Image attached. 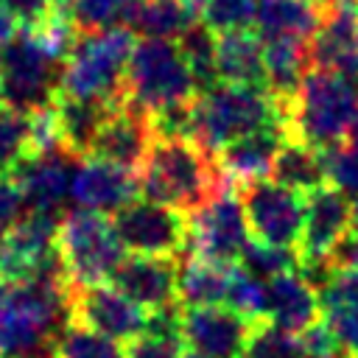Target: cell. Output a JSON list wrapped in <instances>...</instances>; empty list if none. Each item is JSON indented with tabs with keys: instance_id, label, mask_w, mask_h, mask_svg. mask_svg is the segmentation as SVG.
<instances>
[{
	"instance_id": "cell-29",
	"label": "cell",
	"mask_w": 358,
	"mask_h": 358,
	"mask_svg": "<svg viewBox=\"0 0 358 358\" xmlns=\"http://www.w3.org/2000/svg\"><path fill=\"white\" fill-rule=\"evenodd\" d=\"M53 358H126V347L98 330L67 322V327L56 338Z\"/></svg>"
},
{
	"instance_id": "cell-2",
	"label": "cell",
	"mask_w": 358,
	"mask_h": 358,
	"mask_svg": "<svg viewBox=\"0 0 358 358\" xmlns=\"http://www.w3.org/2000/svg\"><path fill=\"white\" fill-rule=\"evenodd\" d=\"M140 196L182 213L199 210L224 182L215 157L193 137H157L137 171Z\"/></svg>"
},
{
	"instance_id": "cell-32",
	"label": "cell",
	"mask_w": 358,
	"mask_h": 358,
	"mask_svg": "<svg viewBox=\"0 0 358 358\" xmlns=\"http://www.w3.org/2000/svg\"><path fill=\"white\" fill-rule=\"evenodd\" d=\"M238 263L246 271H252L255 277L271 280L277 274H285V271L299 268V252L294 246H271V243H263V241L249 238V243L243 246Z\"/></svg>"
},
{
	"instance_id": "cell-28",
	"label": "cell",
	"mask_w": 358,
	"mask_h": 358,
	"mask_svg": "<svg viewBox=\"0 0 358 358\" xmlns=\"http://www.w3.org/2000/svg\"><path fill=\"white\" fill-rule=\"evenodd\" d=\"M227 280L229 266H218L204 257L187 255L179 263V305H221L227 299Z\"/></svg>"
},
{
	"instance_id": "cell-5",
	"label": "cell",
	"mask_w": 358,
	"mask_h": 358,
	"mask_svg": "<svg viewBox=\"0 0 358 358\" xmlns=\"http://www.w3.org/2000/svg\"><path fill=\"white\" fill-rule=\"evenodd\" d=\"M134 31L126 25L78 34L70 56L62 64L59 92L76 98L123 101L126 67L134 53Z\"/></svg>"
},
{
	"instance_id": "cell-24",
	"label": "cell",
	"mask_w": 358,
	"mask_h": 358,
	"mask_svg": "<svg viewBox=\"0 0 358 358\" xmlns=\"http://www.w3.org/2000/svg\"><path fill=\"white\" fill-rule=\"evenodd\" d=\"M215 76L227 84H263V39L252 28L215 34Z\"/></svg>"
},
{
	"instance_id": "cell-13",
	"label": "cell",
	"mask_w": 358,
	"mask_h": 358,
	"mask_svg": "<svg viewBox=\"0 0 358 358\" xmlns=\"http://www.w3.org/2000/svg\"><path fill=\"white\" fill-rule=\"evenodd\" d=\"M70 322L98 330L115 341H131L145 333L148 313L134 299H129L117 285H87L76 288L70 299Z\"/></svg>"
},
{
	"instance_id": "cell-14",
	"label": "cell",
	"mask_w": 358,
	"mask_h": 358,
	"mask_svg": "<svg viewBox=\"0 0 358 358\" xmlns=\"http://www.w3.org/2000/svg\"><path fill=\"white\" fill-rule=\"evenodd\" d=\"M252 324L224 302L182 308V341L201 358H243Z\"/></svg>"
},
{
	"instance_id": "cell-39",
	"label": "cell",
	"mask_w": 358,
	"mask_h": 358,
	"mask_svg": "<svg viewBox=\"0 0 358 358\" xmlns=\"http://www.w3.org/2000/svg\"><path fill=\"white\" fill-rule=\"evenodd\" d=\"M0 3L8 8V14L20 28H34L59 8V0H0Z\"/></svg>"
},
{
	"instance_id": "cell-45",
	"label": "cell",
	"mask_w": 358,
	"mask_h": 358,
	"mask_svg": "<svg viewBox=\"0 0 358 358\" xmlns=\"http://www.w3.org/2000/svg\"><path fill=\"white\" fill-rule=\"evenodd\" d=\"M0 252H3V235H0Z\"/></svg>"
},
{
	"instance_id": "cell-22",
	"label": "cell",
	"mask_w": 358,
	"mask_h": 358,
	"mask_svg": "<svg viewBox=\"0 0 358 358\" xmlns=\"http://www.w3.org/2000/svg\"><path fill=\"white\" fill-rule=\"evenodd\" d=\"M316 288L324 324L336 336L341 352L358 358V268L330 266Z\"/></svg>"
},
{
	"instance_id": "cell-10",
	"label": "cell",
	"mask_w": 358,
	"mask_h": 358,
	"mask_svg": "<svg viewBox=\"0 0 358 358\" xmlns=\"http://www.w3.org/2000/svg\"><path fill=\"white\" fill-rule=\"evenodd\" d=\"M115 232L131 255H151V257H182L190 246V218L187 213L154 201V199H134L123 210L112 215Z\"/></svg>"
},
{
	"instance_id": "cell-37",
	"label": "cell",
	"mask_w": 358,
	"mask_h": 358,
	"mask_svg": "<svg viewBox=\"0 0 358 358\" xmlns=\"http://www.w3.org/2000/svg\"><path fill=\"white\" fill-rule=\"evenodd\" d=\"M185 341L171 336H154L143 333L126 344V358H182Z\"/></svg>"
},
{
	"instance_id": "cell-4",
	"label": "cell",
	"mask_w": 358,
	"mask_h": 358,
	"mask_svg": "<svg viewBox=\"0 0 358 358\" xmlns=\"http://www.w3.org/2000/svg\"><path fill=\"white\" fill-rule=\"evenodd\" d=\"M358 120V84L341 73L313 67L305 73L291 106L288 134L319 151L347 140Z\"/></svg>"
},
{
	"instance_id": "cell-25",
	"label": "cell",
	"mask_w": 358,
	"mask_h": 358,
	"mask_svg": "<svg viewBox=\"0 0 358 358\" xmlns=\"http://www.w3.org/2000/svg\"><path fill=\"white\" fill-rule=\"evenodd\" d=\"M310 64V42L296 39H263V81L268 92L285 106H291Z\"/></svg>"
},
{
	"instance_id": "cell-17",
	"label": "cell",
	"mask_w": 358,
	"mask_h": 358,
	"mask_svg": "<svg viewBox=\"0 0 358 358\" xmlns=\"http://www.w3.org/2000/svg\"><path fill=\"white\" fill-rule=\"evenodd\" d=\"M109 282L145 310L179 305V257L129 255L112 271Z\"/></svg>"
},
{
	"instance_id": "cell-27",
	"label": "cell",
	"mask_w": 358,
	"mask_h": 358,
	"mask_svg": "<svg viewBox=\"0 0 358 358\" xmlns=\"http://www.w3.org/2000/svg\"><path fill=\"white\" fill-rule=\"evenodd\" d=\"M271 179H277L285 187H294L299 193H313L316 187L327 185V171H324V154L302 140L288 137L285 145L280 148Z\"/></svg>"
},
{
	"instance_id": "cell-7",
	"label": "cell",
	"mask_w": 358,
	"mask_h": 358,
	"mask_svg": "<svg viewBox=\"0 0 358 358\" xmlns=\"http://www.w3.org/2000/svg\"><path fill=\"white\" fill-rule=\"evenodd\" d=\"M56 246L70 274L73 291L106 282L112 271L120 266V260L126 257L123 243L115 232V224L103 213L84 210V207L62 215Z\"/></svg>"
},
{
	"instance_id": "cell-26",
	"label": "cell",
	"mask_w": 358,
	"mask_h": 358,
	"mask_svg": "<svg viewBox=\"0 0 358 358\" xmlns=\"http://www.w3.org/2000/svg\"><path fill=\"white\" fill-rule=\"evenodd\" d=\"M324 8L313 0H257L255 31L260 39H296L310 42Z\"/></svg>"
},
{
	"instance_id": "cell-19",
	"label": "cell",
	"mask_w": 358,
	"mask_h": 358,
	"mask_svg": "<svg viewBox=\"0 0 358 358\" xmlns=\"http://www.w3.org/2000/svg\"><path fill=\"white\" fill-rule=\"evenodd\" d=\"M157 140L154 134V126H151V117L131 106L129 101H123L112 115L109 120L103 123V129L98 131L92 148L87 157H98V159H109V162H117L123 168H131V171H140L151 143Z\"/></svg>"
},
{
	"instance_id": "cell-43",
	"label": "cell",
	"mask_w": 358,
	"mask_h": 358,
	"mask_svg": "<svg viewBox=\"0 0 358 358\" xmlns=\"http://www.w3.org/2000/svg\"><path fill=\"white\" fill-rule=\"evenodd\" d=\"M185 3H187V6H190V8L196 11V14H201V8H204V6L210 3V0H185Z\"/></svg>"
},
{
	"instance_id": "cell-9",
	"label": "cell",
	"mask_w": 358,
	"mask_h": 358,
	"mask_svg": "<svg viewBox=\"0 0 358 358\" xmlns=\"http://www.w3.org/2000/svg\"><path fill=\"white\" fill-rule=\"evenodd\" d=\"M249 238L252 232L238 185L224 179L221 187L199 210L190 213V255L218 266H232L241 260Z\"/></svg>"
},
{
	"instance_id": "cell-40",
	"label": "cell",
	"mask_w": 358,
	"mask_h": 358,
	"mask_svg": "<svg viewBox=\"0 0 358 358\" xmlns=\"http://www.w3.org/2000/svg\"><path fill=\"white\" fill-rule=\"evenodd\" d=\"M330 266H347V268H358V201H355V218H352V229H350V235L341 241V246L336 249V255L330 257Z\"/></svg>"
},
{
	"instance_id": "cell-18",
	"label": "cell",
	"mask_w": 358,
	"mask_h": 358,
	"mask_svg": "<svg viewBox=\"0 0 358 358\" xmlns=\"http://www.w3.org/2000/svg\"><path fill=\"white\" fill-rule=\"evenodd\" d=\"M73 159L78 157H73L67 148H59L48 154H31L11 171L22 190L25 210L53 215L62 213V204L67 201L73 187Z\"/></svg>"
},
{
	"instance_id": "cell-34",
	"label": "cell",
	"mask_w": 358,
	"mask_h": 358,
	"mask_svg": "<svg viewBox=\"0 0 358 358\" xmlns=\"http://www.w3.org/2000/svg\"><path fill=\"white\" fill-rule=\"evenodd\" d=\"M126 6L129 0H64V11L70 14V20L81 34L123 25Z\"/></svg>"
},
{
	"instance_id": "cell-16",
	"label": "cell",
	"mask_w": 358,
	"mask_h": 358,
	"mask_svg": "<svg viewBox=\"0 0 358 358\" xmlns=\"http://www.w3.org/2000/svg\"><path fill=\"white\" fill-rule=\"evenodd\" d=\"M310 64L341 73L358 84V0L324 6L322 22L310 39Z\"/></svg>"
},
{
	"instance_id": "cell-30",
	"label": "cell",
	"mask_w": 358,
	"mask_h": 358,
	"mask_svg": "<svg viewBox=\"0 0 358 358\" xmlns=\"http://www.w3.org/2000/svg\"><path fill=\"white\" fill-rule=\"evenodd\" d=\"M25 157H31V117L0 103V171L11 173Z\"/></svg>"
},
{
	"instance_id": "cell-33",
	"label": "cell",
	"mask_w": 358,
	"mask_h": 358,
	"mask_svg": "<svg viewBox=\"0 0 358 358\" xmlns=\"http://www.w3.org/2000/svg\"><path fill=\"white\" fill-rule=\"evenodd\" d=\"M224 305L235 308L246 319L257 322L266 319V280L255 277L243 266H229V280H227V299Z\"/></svg>"
},
{
	"instance_id": "cell-1",
	"label": "cell",
	"mask_w": 358,
	"mask_h": 358,
	"mask_svg": "<svg viewBox=\"0 0 358 358\" xmlns=\"http://www.w3.org/2000/svg\"><path fill=\"white\" fill-rule=\"evenodd\" d=\"M67 280H0V358H50L70 322Z\"/></svg>"
},
{
	"instance_id": "cell-38",
	"label": "cell",
	"mask_w": 358,
	"mask_h": 358,
	"mask_svg": "<svg viewBox=\"0 0 358 358\" xmlns=\"http://www.w3.org/2000/svg\"><path fill=\"white\" fill-rule=\"evenodd\" d=\"M25 213V199L11 173L0 171V232H8Z\"/></svg>"
},
{
	"instance_id": "cell-44",
	"label": "cell",
	"mask_w": 358,
	"mask_h": 358,
	"mask_svg": "<svg viewBox=\"0 0 358 358\" xmlns=\"http://www.w3.org/2000/svg\"><path fill=\"white\" fill-rule=\"evenodd\" d=\"M182 358H201V355H196V352H190V350H187V352H185Z\"/></svg>"
},
{
	"instance_id": "cell-46",
	"label": "cell",
	"mask_w": 358,
	"mask_h": 358,
	"mask_svg": "<svg viewBox=\"0 0 358 358\" xmlns=\"http://www.w3.org/2000/svg\"><path fill=\"white\" fill-rule=\"evenodd\" d=\"M59 6H64V0H59Z\"/></svg>"
},
{
	"instance_id": "cell-23",
	"label": "cell",
	"mask_w": 358,
	"mask_h": 358,
	"mask_svg": "<svg viewBox=\"0 0 358 358\" xmlns=\"http://www.w3.org/2000/svg\"><path fill=\"white\" fill-rule=\"evenodd\" d=\"M126 101V98H123ZM123 101H98V98H76V95H56V117L62 129V143L73 157H87L98 131L109 120V115Z\"/></svg>"
},
{
	"instance_id": "cell-11",
	"label": "cell",
	"mask_w": 358,
	"mask_h": 358,
	"mask_svg": "<svg viewBox=\"0 0 358 358\" xmlns=\"http://www.w3.org/2000/svg\"><path fill=\"white\" fill-rule=\"evenodd\" d=\"M238 193H241L246 224L255 241H263L271 246L299 243L302 224H305V193L285 187L268 176L241 185Z\"/></svg>"
},
{
	"instance_id": "cell-15",
	"label": "cell",
	"mask_w": 358,
	"mask_h": 358,
	"mask_svg": "<svg viewBox=\"0 0 358 358\" xmlns=\"http://www.w3.org/2000/svg\"><path fill=\"white\" fill-rule=\"evenodd\" d=\"M140 196V176L131 168H123L109 159L98 157H81L73 171V187L70 199L84 207L103 215H115L129 201Z\"/></svg>"
},
{
	"instance_id": "cell-31",
	"label": "cell",
	"mask_w": 358,
	"mask_h": 358,
	"mask_svg": "<svg viewBox=\"0 0 358 358\" xmlns=\"http://www.w3.org/2000/svg\"><path fill=\"white\" fill-rule=\"evenodd\" d=\"M243 358H305V350L296 333H288L268 319H257L252 324Z\"/></svg>"
},
{
	"instance_id": "cell-12",
	"label": "cell",
	"mask_w": 358,
	"mask_h": 358,
	"mask_svg": "<svg viewBox=\"0 0 358 358\" xmlns=\"http://www.w3.org/2000/svg\"><path fill=\"white\" fill-rule=\"evenodd\" d=\"M355 204L333 185H322L305 196V224L299 235V268L330 266V257L350 235Z\"/></svg>"
},
{
	"instance_id": "cell-41",
	"label": "cell",
	"mask_w": 358,
	"mask_h": 358,
	"mask_svg": "<svg viewBox=\"0 0 358 358\" xmlns=\"http://www.w3.org/2000/svg\"><path fill=\"white\" fill-rule=\"evenodd\" d=\"M14 34H17V22H14V17L8 14V8L0 3V45L8 42Z\"/></svg>"
},
{
	"instance_id": "cell-8",
	"label": "cell",
	"mask_w": 358,
	"mask_h": 358,
	"mask_svg": "<svg viewBox=\"0 0 358 358\" xmlns=\"http://www.w3.org/2000/svg\"><path fill=\"white\" fill-rule=\"evenodd\" d=\"M62 62L53 59L28 28L0 45V103L34 112L59 95Z\"/></svg>"
},
{
	"instance_id": "cell-42",
	"label": "cell",
	"mask_w": 358,
	"mask_h": 358,
	"mask_svg": "<svg viewBox=\"0 0 358 358\" xmlns=\"http://www.w3.org/2000/svg\"><path fill=\"white\" fill-rule=\"evenodd\" d=\"M347 143H350V145H355V148H358V120H355V123H352V129H350V134H347Z\"/></svg>"
},
{
	"instance_id": "cell-20",
	"label": "cell",
	"mask_w": 358,
	"mask_h": 358,
	"mask_svg": "<svg viewBox=\"0 0 358 358\" xmlns=\"http://www.w3.org/2000/svg\"><path fill=\"white\" fill-rule=\"evenodd\" d=\"M288 137H291L288 126H266V129L241 134V137L229 140L221 151H215V165H218L221 176L238 187L266 179V176H271L274 159Z\"/></svg>"
},
{
	"instance_id": "cell-6",
	"label": "cell",
	"mask_w": 358,
	"mask_h": 358,
	"mask_svg": "<svg viewBox=\"0 0 358 358\" xmlns=\"http://www.w3.org/2000/svg\"><path fill=\"white\" fill-rule=\"evenodd\" d=\"M199 78L173 39H140L126 67V101L145 115L187 103L199 95Z\"/></svg>"
},
{
	"instance_id": "cell-3",
	"label": "cell",
	"mask_w": 358,
	"mask_h": 358,
	"mask_svg": "<svg viewBox=\"0 0 358 358\" xmlns=\"http://www.w3.org/2000/svg\"><path fill=\"white\" fill-rule=\"evenodd\" d=\"M285 120L288 112L268 87L215 81L193 98L190 137L215 157L229 140L266 126H285Z\"/></svg>"
},
{
	"instance_id": "cell-36",
	"label": "cell",
	"mask_w": 358,
	"mask_h": 358,
	"mask_svg": "<svg viewBox=\"0 0 358 358\" xmlns=\"http://www.w3.org/2000/svg\"><path fill=\"white\" fill-rule=\"evenodd\" d=\"M324 171L327 182L347 193L352 201H358V148L350 143H338L333 148H324Z\"/></svg>"
},
{
	"instance_id": "cell-21",
	"label": "cell",
	"mask_w": 358,
	"mask_h": 358,
	"mask_svg": "<svg viewBox=\"0 0 358 358\" xmlns=\"http://www.w3.org/2000/svg\"><path fill=\"white\" fill-rule=\"evenodd\" d=\"M266 319L288 333H305L322 319L319 288L299 268L266 280Z\"/></svg>"
},
{
	"instance_id": "cell-35",
	"label": "cell",
	"mask_w": 358,
	"mask_h": 358,
	"mask_svg": "<svg viewBox=\"0 0 358 358\" xmlns=\"http://www.w3.org/2000/svg\"><path fill=\"white\" fill-rule=\"evenodd\" d=\"M255 14H257V0H210L201 8L199 20L213 34H224L255 25Z\"/></svg>"
}]
</instances>
